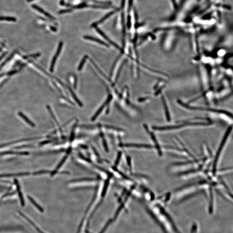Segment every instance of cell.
I'll return each mask as SVG.
<instances>
[{"mask_svg":"<svg viewBox=\"0 0 233 233\" xmlns=\"http://www.w3.org/2000/svg\"><path fill=\"white\" fill-rule=\"evenodd\" d=\"M232 128V127L231 126V127H229L228 129V131L225 133V136L224 137L223 139L222 140V142L221 143V145H220V146L219 147V149H218V152L217 153L216 156L215 157V159L214 163L213 170V172L214 173H215V171H215L216 170L217 164V162H218V157H219V155L221 154L222 150L224 146L225 145V143L226 142V140L228 139V136L229 135V134L230 133V131H231Z\"/></svg>","mask_w":233,"mask_h":233,"instance_id":"obj_1","label":"cell"},{"mask_svg":"<svg viewBox=\"0 0 233 233\" xmlns=\"http://www.w3.org/2000/svg\"><path fill=\"white\" fill-rule=\"evenodd\" d=\"M63 44V42H60V43L59 44L58 48H57V51L56 52L55 54L54 55V56L53 57V59H52V61H51V64L50 68V71L52 73L53 72V71H54L56 61L57 58L58 57V56L59 55L60 53L61 52V50H62V49Z\"/></svg>","mask_w":233,"mask_h":233,"instance_id":"obj_2","label":"cell"},{"mask_svg":"<svg viewBox=\"0 0 233 233\" xmlns=\"http://www.w3.org/2000/svg\"><path fill=\"white\" fill-rule=\"evenodd\" d=\"M112 96L111 95H110L109 96H108V98L107 100H106V102L104 103V104H103L102 106H101V107H100L99 109L97 111L96 113V114H95L94 115L93 117L92 118V119H91V120H92V121H95V120L96 119V118L98 117V116L101 114V111H102L104 109V108L105 106H106V105H107V104H109V103L110 102V101H111V99H112Z\"/></svg>","mask_w":233,"mask_h":233,"instance_id":"obj_3","label":"cell"},{"mask_svg":"<svg viewBox=\"0 0 233 233\" xmlns=\"http://www.w3.org/2000/svg\"><path fill=\"white\" fill-rule=\"evenodd\" d=\"M32 8H33L35 10H37V11H39V12L44 14V15L46 16V17H49V18H50V19H55V18H54V17H52L51 14H49L46 11H44V10H43V9H42L41 7H39L38 6L35 5V4H32Z\"/></svg>","mask_w":233,"mask_h":233,"instance_id":"obj_4","label":"cell"},{"mask_svg":"<svg viewBox=\"0 0 233 233\" xmlns=\"http://www.w3.org/2000/svg\"><path fill=\"white\" fill-rule=\"evenodd\" d=\"M96 30L97 32H98L100 35H101V36H102L104 38V39H106V40L108 41V42H109V43H110V44H112L113 45H114L115 47L116 48V49H121L118 46V44H116V43H114V42H113L112 41H111V40H110V39L106 36V34H105L102 31H101L98 28H96Z\"/></svg>","mask_w":233,"mask_h":233,"instance_id":"obj_5","label":"cell"},{"mask_svg":"<svg viewBox=\"0 0 233 233\" xmlns=\"http://www.w3.org/2000/svg\"><path fill=\"white\" fill-rule=\"evenodd\" d=\"M84 38L86 39H87V40H89L92 41H94V42H96L97 43H99L100 44L104 45V46H107V47H108L109 46L108 44L105 43L104 42H103L101 40L99 39L93 37H92V36H84Z\"/></svg>","mask_w":233,"mask_h":233,"instance_id":"obj_6","label":"cell"},{"mask_svg":"<svg viewBox=\"0 0 233 233\" xmlns=\"http://www.w3.org/2000/svg\"><path fill=\"white\" fill-rule=\"evenodd\" d=\"M18 115L21 118H22L25 122L28 124V125H30L32 127H34L35 126V124H34L33 122H32V121H30L29 118L27 117L24 114H23L21 112H18Z\"/></svg>","mask_w":233,"mask_h":233,"instance_id":"obj_7","label":"cell"},{"mask_svg":"<svg viewBox=\"0 0 233 233\" xmlns=\"http://www.w3.org/2000/svg\"><path fill=\"white\" fill-rule=\"evenodd\" d=\"M29 174L28 172H22L16 173H11V174H6L0 175V178H5V177H11L15 176H27Z\"/></svg>","mask_w":233,"mask_h":233,"instance_id":"obj_8","label":"cell"},{"mask_svg":"<svg viewBox=\"0 0 233 233\" xmlns=\"http://www.w3.org/2000/svg\"><path fill=\"white\" fill-rule=\"evenodd\" d=\"M126 147H136V148H151L152 146L148 145L146 144H127L122 145Z\"/></svg>","mask_w":233,"mask_h":233,"instance_id":"obj_9","label":"cell"},{"mask_svg":"<svg viewBox=\"0 0 233 233\" xmlns=\"http://www.w3.org/2000/svg\"><path fill=\"white\" fill-rule=\"evenodd\" d=\"M14 182H15V183L16 187H17V193H18L19 196L20 200V201H21L22 204V205H24V198H23L22 193H21V190H20V186H19V183H18V181H17V180H16V179H15V180H14Z\"/></svg>","mask_w":233,"mask_h":233,"instance_id":"obj_10","label":"cell"},{"mask_svg":"<svg viewBox=\"0 0 233 233\" xmlns=\"http://www.w3.org/2000/svg\"><path fill=\"white\" fill-rule=\"evenodd\" d=\"M116 10H114V11H112V12H111L110 13H108V14H107L105 16H104V17H103L102 19H101L100 20L98 21V22H96V23H95V24H93V25H92V26H93V27H95V26H97L98 24H101V23H102L103 22H104V20H106V19H108V17H110L112 15H113V14H114V13H115L116 12Z\"/></svg>","mask_w":233,"mask_h":233,"instance_id":"obj_11","label":"cell"},{"mask_svg":"<svg viewBox=\"0 0 233 233\" xmlns=\"http://www.w3.org/2000/svg\"><path fill=\"white\" fill-rule=\"evenodd\" d=\"M9 154H15V155H27L28 153L27 152H18L9 151L1 153V155H9Z\"/></svg>","mask_w":233,"mask_h":233,"instance_id":"obj_12","label":"cell"},{"mask_svg":"<svg viewBox=\"0 0 233 233\" xmlns=\"http://www.w3.org/2000/svg\"><path fill=\"white\" fill-rule=\"evenodd\" d=\"M68 89H69V92H70L71 94H72V96L73 97V98H74V99H75V101H76V102L78 104H79V106H80V107H82V106H83V104H82V103H81V102H80V101H79V100L77 98V96H76V94H75V93H74V92H73V91L72 90V89H71V88L69 87V86H68Z\"/></svg>","mask_w":233,"mask_h":233,"instance_id":"obj_13","label":"cell"},{"mask_svg":"<svg viewBox=\"0 0 233 233\" xmlns=\"http://www.w3.org/2000/svg\"><path fill=\"white\" fill-rule=\"evenodd\" d=\"M0 20L1 21H12V22H15L17 21L16 18H14V17H0Z\"/></svg>","mask_w":233,"mask_h":233,"instance_id":"obj_14","label":"cell"},{"mask_svg":"<svg viewBox=\"0 0 233 233\" xmlns=\"http://www.w3.org/2000/svg\"><path fill=\"white\" fill-rule=\"evenodd\" d=\"M47 109L48 110V111H49V113H50V114L51 115V116H52V118L54 119V121H55L56 123L57 124V125H58V127H59V129H60H60H61V127H60L59 124V123H58V121H57V120H56V119L55 117V116H54V114H53V112H52V110H51V107H50V106H47Z\"/></svg>","mask_w":233,"mask_h":233,"instance_id":"obj_15","label":"cell"},{"mask_svg":"<svg viewBox=\"0 0 233 233\" xmlns=\"http://www.w3.org/2000/svg\"><path fill=\"white\" fill-rule=\"evenodd\" d=\"M28 199H29V200L31 202V203H32V204H33L34 205H35V206L36 207V208H37L39 211H41V212H43V209L42 208V207L40 206L36 203V202L35 200H34L32 198V197H30V196H28Z\"/></svg>","mask_w":233,"mask_h":233,"instance_id":"obj_16","label":"cell"},{"mask_svg":"<svg viewBox=\"0 0 233 233\" xmlns=\"http://www.w3.org/2000/svg\"><path fill=\"white\" fill-rule=\"evenodd\" d=\"M14 54H15V53H12V54L10 55V56H9L8 58H7V59H6L4 62H3V63L0 65V71L2 69V67L5 65L6 64H7L9 61H10V60H11V59L14 56Z\"/></svg>","mask_w":233,"mask_h":233,"instance_id":"obj_17","label":"cell"},{"mask_svg":"<svg viewBox=\"0 0 233 233\" xmlns=\"http://www.w3.org/2000/svg\"><path fill=\"white\" fill-rule=\"evenodd\" d=\"M40 56V53H36V54H29V55H27L24 56L22 57L24 59H28L29 58H36V57H39Z\"/></svg>","mask_w":233,"mask_h":233,"instance_id":"obj_18","label":"cell"},{"mask_svg":"<svg viewBox=\"0 0 233 233\" xmlns=\"http://www.w3.org/2000/svg\"><path fill=\"white\" fill-rule=\"evenodd\" d=\"M87 58V56H85L83 57V59H82V61H81V62L80 63V64H79V66L78 68V71H80L82 69L83 67V65H84V64L85 62L86 61Z\"/></svg>","mask_w":233,"mask_h":233,"instance_id":"obj_19","label":"cell"},{"mask_svg":"<svg viewBox=\"0 0 233 233\" xmlns=\"http://www.w3.org/2000/svg\"><path fill=\"white\" fill-rule=\"evenodd\" d=\"M108 183H109V180H107V181H106L104 186V187H103V189L102 193V194H101V196L102 197H104L105 196V194H106L107 188H108Z\"/></svg>","mask_w":233,"mask_h":233,"instance_id":"obj_20","label":"cell"},{"mask_svg":"<svg viewBox=\"0 0 233 233\" xmlns=\"http://www.w3.org/2000/svg\"><path fill=\"white\" fill-rule=\"evenodd\" d=\"M30 62H32V64H33L34 65H35V66H36V67H37V68H38L39 69H40L41 71H42V72H43L44 73V74H45L46 75H48V76H50V77H51V75H49V74H48V73L47 72H46V71H45L44 69H43V68H42V67H41L40 66H39L38 65V64H36V63H35L34 62H33V61H30Z\"/></svg>","mask_w":233,"mask_h":233,"instance_id":"obj_21","label":"cell"},{"mask_svg":"<svg viewBox=\"0 0 233 233\" xmlns=\"http://www.w3.org/2000/svg\"><path fill=\"white\" fill-rule=\"evenodd\" d=\"M121 153L119 152V153H118V157L116 158V161H115V166L118 165V163L121 160Z\"/></svg>","mask_w":233,"mask_h":233,"instance_id":"obj_22","label":"cell"},{"mask_svg":"<svg viewBox=\"0 0 233 233\" xmlns=\"http://www.w3.org/2000/svg\"><path fill=\"white\" fill-rule=\"evenodd\" d=\"M112 220H111H111H109V221H108V222H107V223L106 224V226H104V228H103L102 230H101V231L100 233H104V232L105 231V230H106V229H107V228H108V226H109L110 225V224L111 223V222H112Z\"/></svg>","mask_w":233,"mask_h":233,"instance_id":"obj_23","label":"cell"},{"mask_svg":"<svg viewBox=\"0 0 233 233\" xmlns=\"http://www.w3.org/2000/svg\"><path fill=\"white\" fill-rule=\"evenodd\" d=\"M125 62H126V61H124L123 62V63H122V64H121V66L120 68H119V71H118V74H117L116 78V79H115V81H117V80H118V77H119V76L120 74V73H121V69H122V67H123V66H124V63H125Z\"/></svg>","mask_w":233,"mask_h":233,"instance_id":"obj_24","label":"cell"},{"mask_svg":"<svg viewBox=\"0 0 233 233\" xmlns=\"http://www.w3.org/2000/svg\"><path fill=\"white\" fill-rule=\"evenodd\" d=\"M18 72V70L15 69V70H13V71H9L8 72H7V75L9 76H10L14 75V74H17V73Z\"/></svg>","mask_w":233,"mask_h":233,"instance_id":"obj_25","label":"cell"},{"mask_svg":"<svg viewBox=\"0 0 233 233\" xmlns=\"http://www.w3.org/2000/svg\"><path fill=\"white\" fill-rule=\"evenodd\" d=\"M48 172H49V171H38V172H35V173H34V174H44V173H48Z\"/></svg>","mask_w":233,"mask_h":233,"instance_id":"obj_26","label":"cell"},{"mask_svg":"<svg viewBox=\"0 0 233 233\" xmlns=\"http://www.w3.org/2000/svg\"><path fill=\"white\" fill-rule=\"evenodd\" d=\"M131 18L130 16H129L128 17L127 19V27L128 29H130L131 27Z\"/></svg>","mask_w":233,"mask_h":233,"instance_id":"obj_27","label":"cell"},{"mask_svg":"<svg viewBox=\"0 0 233 233\" xmlns=\"http://www.w3.org/2000/svg\"><path fill=\"white\" fill-rule=\"evenodd\" d=\"M7 54V52H4V53H3V54H2V55L0 56V61L4 58V57L6 55V54Z\"/></svg>","mask_w":233,"mask_h":233,"instance_id":"obj_28","label":"cell"},{"mask_svg":"<svg viewBox=\"0 0 233 233\" xmlns=\"http://www.w3.org/2000/svg\"><path fill=\"white\" fill-rule=\"evenodd\" d=\"M132 2H133V0H130V3H129V10L131 9V6H132Z\"/></svg>","mask_w":233,"mask_h":233,"instance_id":"obj_29","label":"cell"},{"mask_svg":"<svg viewBox=\"0 0 233 233\" xmlns=\"http://www.w3.org/2000/svg\"><path fill=\"white\" fill-rule=\"evenodd\" d=\"M50 28L51 29V30L54 31V32H56L57 31V29H56L55 28H54V27H50Z\"/></svg>","mask_w":233,"mask_h":233,"instance_id":"obj_30","label":"cell"},{"mask_svg":"<svg viewBox=\"0 0 233 233\" xmlns=\"http://www.w3.org/2000/svg\"><path fill=\"white\" fill-rule=\"evenodd\" d=\"M0 44H1L2 46H3V47H4L6 48V46L5 44H4V43H3L2 42H1V41H0Z\"/></svg>","mask_w":233,"mask_h":233,"instance_id":"obj_31","label":"cell"},{"mask_svg":"<svg viewBox=\"0 0 233 233\" xmlns=\"http://www.w3.org/2000/svg\"><path fill=\"white\" fill-rule=\"evenodd\" d=\"M64 0H61V4H64Z\"/></svg>","mask_w":233,"mask_h":233,"instance_id":"obj_32","label":"cell"},{"mask_svg":"<svg viewBox=\"0 0 233 233\" xmlns=\"http://www.w3.org/2000/svg\"><path fill=\"white\" fill-rule=\"evenodd\" d=\"M4 75V74H0V78L2 76H3Z\"/></svg>","mask_w":233,"mask_h":233,"instance_id":"obj_33","label":"cell"},{"mask_svg":"<svg viewBox=\"0 0 233 233\" xmlns=\"http://www.w3.org/2000/svg\"><path fill=\"white\" fill-rule=\"evenodd\" d=\"M27 2H32V1H33L34 0H27Z\"/></svg>","mask_w":233,"mask_h":233,"instance_id":"obj_34","label":"cell"},{"mask_svg":"<svg viewBox=\"0 0 233 233\" xmlns=\"http://www.w3.org/2000/svg\"><path fill=\"white\" fill-rule=\"evenodd\" d=\"M2 48L0 47V52H1V51H2Z\"/></svg>","mask_w":233,"mask_h":233,"instance_id":"obj_35","label":"cell"},{"mask_svg":"<svg viewBox=\"0 0 233 233\" xmlns=\"http://www.w3.org/2000/svg\"><path fill=\"white\" fill-rule=\"evenodd\" d=\"M198 1H200V0H198Z\"/></svg>","mask_w":233,"mask_h":233,"instance_id":"obj_36","label":"cell"}]
</instances>
